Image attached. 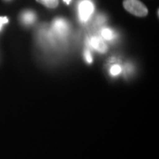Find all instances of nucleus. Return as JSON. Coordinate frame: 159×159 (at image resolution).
Masks as SVG:
<instances>
[{
	"instance_id": "f257e3e1",
	"label": "nucleus",
	"mask_w": 159,
	"mask_h": 159,
	"mask_svg": "<svg viewBox=\"0 0 159 159\" xmlns=\"http://www.w3.org/2000/svg\"><path fill=\"white\" fill-rule=\"evenodd\" d=\"M123 6L127 11L136 16L143 17L148 13L146 6L139 0H124Z\"/></svg>"
},
{
	"instance_id": "20e7f679",
	"label": "nucleus",
	"mask_w": 159,
	"mask_h": 159,
	"mask_svg": "<svg viewBox=\"0 0 159 159\" xmlns=\"http://www.w3.org/2000/svg\"><path fill=\"white\" fill-rule=\"evenodd\" d=\"M88 43L92 48H94L101 53L105 52L108 49V47H107L105 43L99 37L93 36L90 38V39L88 41Z\"/></svg>"
},
{
	"instance_id": "6e6552de",
	"label": "nucleus",
	"mask_w": 159,
	"mask_h": 159,
	"mask_svg": "<svg viewBox=\"0 0 159 159\" xmlns=\"http://www.w3.org/2000/svg\"><path fill=\"white\" fill-rule=\"evenodd\" d=\"M122 71V68L119 65H114L110 69V74L112 76H117Z\"/></svg>"
},
{
	"instance_id": "9b49d317",
	"label": "nucleus",
	"mask_w": 159,
	"mask_h": 159,
	"mask_svg": "<svg viewBox=\"0 0 159 159\" xmlns=\"http://www.w3.org/2000/svg\"><path fill=\"white\" fill-rule=\"evenodd\" d=\"M63 1H64L66 3V4H69V3L71 2V0H63Z\"/></svg>"
},
{
	"instance_id": "7ed1b4c3",
	"label": "nucleus",
	"mask_w": 159,
	"mask_h": 159,
	"mask_svg": "<svg viewBox=\"0 0 159 159\" xmlns=\"http://www.w3.org/2000/svg\"><path fill=\"white\" fill-rule=\"evenodd\" d=\"M52 29L56 35L60 38H63L68 33L69 25L65 19L58 18L53 21Z\"/></svg>"
},
{
	"instance_id": "39448f33",
	"label": "nucleus",
	"mask_w": 159,
	"mask_h": 159,
	"mask_svg": "<svg viewBox=\"0 0 159 159\" xmlns=\"http://www.w3.org/2000/svg\"><path fill=\"white\" fill-rule=\"evenodd\" d=\"M21 19L25 25H31L35 20V15L32 11H25L21 15Z\"/></svg>"
},
{
	"instance_id": "f03ea898",
	"label": "nucleus",
	"mask_w": 159,
	"mask_h": 159,
	"mask_svg": "<svg viewBox=\"0 0 159 159\" xmlns=\"http://www.w3.org/2000/svg\"><path fill=\"white\" fill-rule=\"evenodd\" d=\"M94 11V6L89 0H83L79 4V17L80 21L85 22Z\"/></svg>"
},
{
	"instance_id": "0eeeda50",
	"label": "nucleus",
	"mask_w": 159,
	"mask_h": 159,
	"mask_svg": "<svg viewBox=\"0 0 159 159\" xmlns=\"http://www.w3.org/2000/svg\"><path fill=\"white\" fill-rule=\"evenodd\" d=\"M36 1L49 8H55L58 5V0H36Z\"/></svg>"
},
{
	"instance_id": "423d86ee",
	"label": "nucleus",
	"mask_w": 159,
	"mask_h": 159,
	"mask_svg": "<svg viewBox=\"0 0 159 159\" xmlns=\"http://www.w3.org/2000/svg\"><path fill=\"white\" fill-rule=\"evenodd\" d=\"M101 35L103 39L107 40V41H111L114 39V33L111 30L108 28H104L102 30Z\"/></svg>"
},
{
	"instance_id": "9d476101",
	"label": "nucleus",
	"mask_w": 159,
	"mask_h": 159,
	"mask_svg": "<svg viewBox=\"0 0 159 159\" xmlns=\"http://www.w3.org/2000/svg\"><path fill=\"white\" fill-rule=\"evenodd\" d=\"M7 22H8V19H7V17H0V30H1L2 26L4 24H6Z\"/></svg>"
},
{
	"instance_id": "1a4fd4ad",
	"label": "nucleus",
	"mask_w": 159,
	"mask_h": 159,
	"mask_svg": "<svg viewBox=\"0 0 159 159\" xmlns=\"http://www.w3.org/2000/svg\"><path fill=\"white\" fill-rule=\"evenodd\" d=\"M84 57H85V61H86L87 63H92V61H93L92 56H91V54L90 51L88 50V49L85 51Z\"/></svg>"
}]
</instances>
